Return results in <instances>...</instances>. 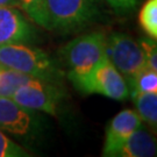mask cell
<instances>
[{"mask_svg": "<svg viewBox=\"0 0 157 157\" xmlns=\"http://www.w3.org/2000/svg\"><path fill=\"white\" fill-rule=\"evenodd\" d=\"M141 49L143 51L144 59H146V67H149L157 72V47L156 41L151 37L140 39L139 41Z\"/></svg>", "mask_w": 157, "mask_h": 157, "instance_id": "obj_17", "label": "cell"}, {"mask_svg": "<svg viewBox=\"0 0 157 157\" xmlns=\"http://www.w3.org/2000/svg\"><path fill=\"white\" fill-rule=\"evenodd\" d=\"M135 102L136 113L141 120L146 121L151 128L157 127V93L144 92L130 94Z\"/></svg>", "mask_w": 157, "mask_h": 157, "instance_id": "obj_11", "label": "cell"}, {"mask_svg": "<svg viewBox=\"0 0 157 157\" xmlns=\"http://www.w3.org/2000/svg\"><path fill=\"white\" fill-rule=\"evenodd\" d=\"M29 154L0 130V157H27Z\"/></svg>", "mask_w": 157, "mask_h": 157, "instance_id": "obj_16", "label": "cell"}, {"mask_svg": "<svg viewBox=\"0 0 157 157\" xmlns=\"http://www.w3.org/2000/svg\"><path fill=\"white\" fill-rule=\"evenodd\" d=\"M129 95L134 93H157V72L149 67H143L129 84Z\"/></svg>", "mask_w": 157, "mask_h": 157, "instance_id": "obj_13", "label": "cell"}, {"mask_svg": "<svg viewBox=\"0 0 157 157\" xmlns=\"http://www.w3.org/2000/svg\"><path fill=\"white\" fill-rule=\"evenodd\" d=\"M142 124L136 111L124 109L111 120L106 129L102 156L114 157L124 142Z\"/></svg>", "mask_w": 157, "mask_h": 157, "instance_id": "obj_9", "label": "cell"}, {"mask_svg": "<svg viewBox=\"0 0 157 157\" xmlns=\"http://www.w3.org/2000/svg\"><path fill=\"white\" fill-rule=\"evenodd\" d=\"M63 93L56 83L30 78L17 89L11 99L32 111H41L56 117Z\"/></svg>", "mask_w": 157, "mask_h": 157, "instance_id": "obj_5", "label": "cell"}, {"mask_svg": "<svg viewBox=\"0 0 157 157\" xmlns=\"http://www.w3.org/2000/svg\"><path fill=\"white\" fill-rule=\"evenodd\" d=\"M106 52L108 59L129 84L135 76L146 67L143 51L137 41L124 33H113L106 39Z\"/></svg>", "mask_w": 157, "mask_h": 157, "instance_id": "obj_4", "label": "cell"}, {"mask_svg": "<svg viewBox=\"0 0 157 157\" xmlns=\"http://www.w3.org/2000/svg\"><path fill=\"white\" fill-rule=\"evenodd\" d=\"M36 32L19 8L0 6V44H32Z\"/></svg>", "mask_w": 157, "mask_h": 157, "instance_id": "obj_8", "label": "cell"}, {"mask_svg": "<svg viewBox=\"0 0 157 157\" xmlns=\"http://www.w3.org/2000/svg\"><path fill=\"white\" fill-rule=\"evenodd\" d=\"M107 4L119 14H126L134 10L140 0H106Z\"/></svg>", "mask_w": 157, "mask_h": 157, "instance_id": "obj_18", "label": "cell"}, {"mask_svg": "<svg viewBox=\"0 0 157 157\" xmlns=\"http://www.w3.org/2000/svg\"><path fill=\"white\" fill-rule=\"evenodd\" d=\"M33 77L17 72L8 67H0V98H12L14 92Z\"/></svg>", "mask_w": 157, "mask_h": 157, "instance_id": "obj_12", "label": "cell"}, {"mask_svg": "<svg viewBox=\"0 0 157 157\" xmlns=\"http://www.w3.org/2000/svg\"><path fill=\"white\" fill-rule=\"evenodd\" d=\"M61 56L67 67V78L78 90L93 69L107 56L106 35L101 32L80 35L63 47Z\"/></svg>", "mask_w": 157, "mask_h": 157, "instance_id": "obj_1", "label": "cell"}, {"mask_svg": "<svg viewBox=\"0 0 157 157\" xmlns=\"http://www.w3.org/2000/svg\"><path fill=\"white\" fill-rule=\"evenodd\" d=\"M22 4V10L36 25L45 29L50 28V22L48 17V12L45 7V0H20Z\"/></svg>", "mask_w": 157, "mask_h": 157, "instance_id": "obj_15", "label": "cell"}, {"mask_svg": "<svg viewBox=\"0 0 157 157\" xmlns=\"http://www.w3.org/2000/svg\"><path fill=\"white\" fill-rule=\"evenodd\" d=\"M52 30L70 33L90 25L99 14L97 0H45Z\"/></svg>", "mask_w": 157, "mask_h": 157, "instance_id": "obj_3", "label": "cell"}, {"mask_svg": "<svg viewBox=\"0 0 157 157\" xmlns=\"http://www.w3.org/2000/svg\"><path fill=\"white\" fill-rule=\"evenodd\" d=\"M0 6L5 7H15L19 10H22V4L20 0H0Z\"/></svg>", "mask_w": 157, "mask_h": 157, "instance_id": "obj_19", "label": "cell"}, {"mask_svg": "<svg viewBox=\"0 0 157 157\" xmlns=\"http://www.w3.org/2000/svg\"><path fill=\"white\" fill-rule=\"evenodd\" d=\"M0 65L33 78L58 84L62 71L47 52L29 44H0Z\"/></svg>", "mask_w": 157, "mask_h": 157, "instance_id": "obj_2", "label": "cell"}, {"mask_svg": "<svg viewBox=\"0 0 157 157\" xmlns=\"http://www.w3.org/2000/svg\"><path fill=\"white\" fill-rule=\"evenodd\" d=\"M139 22L149 37L157 39V0H147L141 7Z\"/></svg>", "mask_w": 157, "mask_h": 157, "instance_id": "obj_14", "label": "cell"}, {"mask_svg": "<svg viewBox=\"0 0 157 157\" xmlns=\"http://www.w3.org/2000/svg\"><path fill=\"white\" fill-rule=\"evenodd\" d=\"M156 155V140L142 124L124 142L114 157H151Z\"/></svg>", "mask_w": 157, "mask_h": 157, "instance_id": "obj_10", "label": "cell"}, {"mask_svg": "<svg viewBox=\"0 0 157 157\" xmlns=\"http://www.w3.org/2000/svg\"><path fill=\"white\" fill-rule=\"evenodd\" d=\"M0 130L20 139H34L41 130L36 111L20 106L11 98H0Z\"/></svg>", "mask_w": 157, "mask_h": 157, "instance_id": "obj_7", "label": "cell"}, {"mask_svg": "<svg viewBox=\"0 0 157 157\" xmlns=\"http://www.w3.org/2000/svg\"><path fill=\"white\" fill-rule=\"evenodd\" d=\"M78 90L85 94L98 93L115 100H126L129 97L127 82L107 56L93 69Z\"/></svg>", "mask_w": 157, "mask_h": 157, "instance_id": "obj_6", "label": "cell"}]
</instances>
